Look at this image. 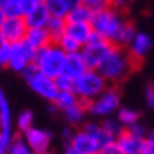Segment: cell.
Segmentation results:
<instances>
[{"mask_svg":"<svg viewBox=\"0 0 154 154\" xmlns=\"http://www.w3.org/2000/svg\"><path fill=\"white\" fill-rule=\"evenodd\" d=\"M74 80L72 77H69L68 74H60L58 77H55V83H57L58 91L60 90H74Z\"/></svg>","mask_w":154,"mask_h":154,"instance_id":"cell-34","label":"cell"},{"mask_svg":"<svg viewBox=\"0 0 154 154\" xmlns=\"http://www.w3.org/2000/svg\"><path fill=\"white\" fill-rule=\"evenodd\" d=\"M96 154H104V152H102V151H97V152H96Z\"/></svg>","mask_w":154,"mask_h":154,"instance_id":"cell-49","label":"cell"},{"mask_svg":"<svg viewBox=\"0 0 154 154\" xmlns=\"http://www.w3.org/2000/svg\"><path fill=\"white\" fill-rule=\"evenodd\" d=\"M132 66H134V58L131 57V54L120 46H113L106 60L97 68V71L107 82H120L132 71Z\"/></svg>","mask_w":154,"mask_h":154,"instance_id":"cell-1","label":"cell"},{"mask_svg":"<svg viewBox=\"0 0 154 154\" xmlns=\"http://www.w3.org/2000/svg\"><path fill=\"white\" fill-rule=\"evenodd\" d=\"M124 22L126 20L120 14V11L112 8V6L104 8L101 11H96L93 14V19H91L93 30L96 33H99L102 38L110 41L112 44H113L116 35H118V32H120V29L123 27Z\"/></svg>","mask_w":154,"mask_h":154,"instance_id":"cell-5","label":"cell"},{"mask_svg":"<svg viewBox=\"0 0 154 154\" xmlns=\"http://www.w3.org/2000/svg\"><path fill=\"white\" fill-rule=\"evenodd\" d=\"M83 129H85L88 134H91V135L94 137V140L97 142V145H99L101 149L104 148V146H107L109 143H112V142L115 140L106 129L102 128L101 123H94V121L85 123V124H83Z\"/></svg>","mask_w":154,"mask_h":154,"instance_id":"cell-18","label":"cell"},{"mask_svg":"<svg viewBox=\"0 0 154 154\" xmlns=\"http://www.w3.org/2000/svg\"><path fill=\"white\" fill-rule=\"evenodd\" d=\"M22 75L33 93H36L39 97H43V99H46L49 102H54V99L58 94V88H57V83H55V79L46 75L43 71H39L35 63L27 66V69L22 72Z\"/></svg>","mask_w":154,"mask_h":154,"instance_id":"cell-4","label":"cell"},{"mask_svg":"<svg viewBox=\"0 0 154 154\" xmlns=\"http://www.w3.org/2000/svg\"><path fill=\"white\" fill-rule=\"evenodd\" d=\"M16 126H17V129L22 132V134L25 131H29L33 126V113L30 110H22L17 115V118H16Z\"/></svg>","mask_w":154,"mask_h":154,"instance_id":"cell-31","label":"cell"},{"mask_svg":"<svg viewBox=\"0 0 154 154\" xmlns=\"http://www.w3.org/2000/svg\"><path fill=\"white\" fill-rule=\"evenodd\" d=\"M82 3L88 6L91 11H101L104 8H109L110 6V0H82Z\"/></svg>","mask_w":154,"mask_h":154,"instance_id":"cell-35","label":"cell"},{"mask_svg":"<svg viewBox=\"0 0 154 154\" xmlns=\"http://www.w3.org/2000/svg\"><path fill=\"white\" fill-rule=\"evenodd\" d=\"M101 124H102V128L106 129V131H107L109 134H110L112 137H113L115 140H116V137L120 135L121 132L126 129L124 126L121 124V121L118 120V118H109V116H107V118H106V120H104Z\"/></svg>","mask_w":154,"mask_h":154,"instance_id":"cell-29","label":"cell"},{"mask_svg":"<svg viewBox=\"0 0 154 154\" xmlns=\"http://www.w3.org/2000/svg\"><path fill=\"white\" fill-rule=\"evenodd\" d=\"M128 5H129V0H110V6L118 11L128 8Z\"/></svg>","mask_w":154,"mask_h":154,"instance_id":"cell-40","label":"cell"},{"mask_svg":"<svg viewBox=\"0 0 154 154\" xmlns=\"http://www.w3.org/2000/svg\"><path fill=\"white\" fill-rule=\"evenodd\" d=\"M74 135V131L71 128H65L61 132V137H63V142H66V145H69V142H71V138Z\"/></svg>","mask_w":154,"mask_h":154,"instance_id":"cell-41","label":"cell"},{"mask_svg":"<svg viewBox=\"0 0 154 154\" xmlns=\"http://www.w3.org/2000/svg\"><path fill=\"white\" fill-rule=\"evenodd\" d=\"M3 41H5V39H3V36H2V33H0V43H3Z\"/></svg>","mask_w":154,"mask_h":154,"instance_id":"cell-48","label":"cell"},{"mask_svg":"<svg viewBox=\"0 0 154 154\" xmlns=\"http://www.w3.org/2000/svg\"><path fill=\"white\" fill-rule=\"evenodd\" d=\"M140 154H154V142H152V140H148V138L143 140Z\"/></svg>","mask_w":154,"mask_h":154,"instance_id":"cell-39","label":"cell"},{"mask_svg":"<svg viewBox=\"0 0 154 154\" xmlns=\"http://www.w3.org/2000/svg\"><path fill=\"white\" fill-rule=\"evenodd\" d=\"M16 135H13V131L0 129V154H8V149Z\"/></svg>","mask_w":154,"mask_h":154,"instance_id":"cell-33","label":"cell"},{"mask_svg":"<svg viewBox=\"0 0 154 154\" xmlns=\"http://www.w3.org/2000/svg\"><path fill=\"white\" fill-rule=\"evenodd\" d=\"M131 134H134L135 137H138V138H146V135H148V131H146V128L143 124H140L138 121L137 123H134V124H131L129 128H126Z\"/></svg>","mask_w":154,"mask_h":154,"instance_id":"cell-36","label":"cell"},{"mask_svg":"<svg viewBox=\"0 0 154 154\" xmlns=\"http://www.w3.org/2000/svg\"><path fill=\"white\" fill-rule=\"evenodd\" d=\"M68 146H71V148L74 151H77L79 154H96L97 151H101L94 137L91 134H88L83 128L80 131L74 132V135H72Z\"/></svg>","mask_w":154,"mask_h":154,"instance_id":"cell-11","label":"cell"},{"mask_svg":"<svg viewBox=\"0 0 154 154\" xmlns=\"http://www.w3.org/2000/svg\"><path fill=\"white\" fill-rule=\"evenodd\" d=\"M66 57H68V54L58 46V43L54 41L49 46H46L43 49H38L35 52L33 63L38 66L39 71H43L46 75L55 79V77H58L65 71Z\"/></svg>","mask_w":154,"mask_h":154,"instance_id":"cell-2","label":"cell"},{"mask_svg":"<svg viewBox=\"0 0 154 154\" xmlns=\"http://www.w3.org/2000/svg\"><path fill=\"white\" fill-rule=\"evenodd\" d=\"M120 104H121L120 91H118L116 88L109 87L97 97H94L93 101H90L87 104V109H88V113H91L93 116L107 118L112 113H116L118 109L121 107Z\"/></svg>","mask_w":154,"mask_h":154,"instance_id":"cell-7","label":"cell"},{"mask_svg":"<svg viewBox=\"0 0 154 154\" xmlns=\"http://www.w3.org/2000/svg\"><path fill=\"white\" fill-rule=\"evenodd\" d=\"M93 14H94V11H91L88 6H85L82 3L79 6H75V8H72V10H69L66 20L68 22H91Z\"/></svg>","mask_w":154,"mask_h":154,"instance_id":"cell-24","label":"cell"},{"mask_svg":"<svg viewBox=\"0 0 154 154\" xmlns=\"http://www.w3.org/2000/svg\"><path fill=\"white\" fill-rule=\"evenodd\" d=\"M87 113H88V109H87V104H83V102L75 104V106L69 107L68 110L63 112L65 120L68 121L69 126H79V124H82L83 118H85Z\"/></svg>","mask_w":154,"mask_h":154,"instance_id":"cell-22","label":"cell"},{"mask_svg":"<svg viewBox=\"0 0 154 154\" xmlns=\"http://www.w3.org/2000/svg\"><path fill=\"white\" fill-rule=\"evenodd\" d=\"M27 30H29V25H27L24 16H6L0 27V33H2L3 39L11 44L25 39Z\"/></svg>","mask_w":154,"mask_h":154,"instance_id":"cell-9","label":"cell"},{"mask_svg":"<svg viewBox=\"0 0 154 154\" xmlns=\"http://www.w3.org/2000/svg\"><path fill=\"white\" fill-rule=\"evenodd\" d=\"M55 43H58V46L65 51L66 54H74V52H80L82 51V44L77 43V41L74 38H71L69 35H63V36H60Z\"/></svg>","mask_w":154,"mask_h":154,"instance_id":"cell-28","label":"cell"},{"mask_svg":"<svg viewBox=\"0 0 154 154\" xmlns=\"http://www.w3.org/2000/svg\"><path fill=\"white\" fill-rule=\"evenodd\" d=\"M88 69L85 58H83L82 52H74V54H68L66 57V65H65V74H68L72 79H77L79 75H82Z\"/></svg>","mask_w":154,"mask_h":154,"instance_id":"cell-17","label":"cell"},{"mask_svg":"<svg viewBox=\"0 0 154 154\" xmlns=\"http://www.w3.org/2000/svg\"><path fill=\"white\" fill-rule=\"evenodd\" d=\"M145 138H138L134 134H131L128 129H124L120 135L116 137V143L120 145L124 154H140Z\"/></svg>","mask_w":154,"mask_h":154,"instance_id":"cell-16","label":"cell"},{"mask_svg":"<svg viewBox=\"0 0 154 154\" xmlns=\"http://www.w3.org/2000/svg\"><path fill=\"white\" fill-rule=\"evenodd\" d=\"M35 3H44V0H33Z\"/></svg>","mask_w":154,"mask_h":154,"instance_id":"cell-47","label":"cell"},{"mask_svg":"<svg viewBox=\"0 0 154 154\" xmlns=\"http://www.w3.org/2000/svg\"><path fill=\"white\" fill-rule=\"evenodd\" d=\"M46 154H49V152H46Z\"/></svg>","mask_w":154,"mask_h":154,"instance_id":"cell-50","label":"cell"},{"mask_svg":"<svg viewBox=\"0 0 154 154\" xmlns=\"http://www.w3.org/2000/svg\"><path fill=\"white\" fill-rule=\"evenodd\" d=\"M25 41L35 49V51H38V49H43V47L49 46L51 43H54V38L46 27H35V29L27 30Z\"/></svg>","mask_w":154,"mask_h":154,"instance_id":"cell-14","label":"cell"},{"mask_svg":"<svg viewBox=\"0 0 154 154\" xmlns=\"http://www.w3.org/2000/svg\"><path fill=\"white\" fill-rule=\"evenodd\" d=\"M35 52L36 51H35L25 39L17 41V43H13V54H11V60H10L8 68L13 69L14 72L22 74L27 69V66L33 63Z\"/></svg>","mask_w":154,"mask_h":154,"instance_id":"cell-8","label":"cell"},{"mask_svg":"<svg viewBox=\"0 0 154 154\" xmlns=\"http://www.w3.org/2000/svg\"><path fill=\"white\" fill-rule=\"evenodd\" d=\"M104 154H124L123 149L120 148V145L116 143V140H113L112 143H109L107 146H104V148L101 149Z\"/></svg>","mask_w":154,"mask_h":154,"instance_id":"cell-37","label":"cell"},{"mask_svg":"<svg viewBox=\"0 0 154 154\" xmlns=\"http://www.w3.org/2000/svg\"><path fill=\"white\" fill-rule=\"evenodd\" d=\"M113 44L107 41L106 38H102L99 33L93 32V35L90 36L88 43L85 46H82V55L85 58V63L88 69H97L101 66V63L106 60L109 52L112 51Z\"/></svg>","mask_w":154,"mask_h":154,"instance_id":"cell-6","label":"cell"},{"mask_svg":"<svg viewBox=\"0 0 154 154\" xmlns=\"http://www.w3.org/2000/svg\"><path fill=\"white\" fill-rule=\"evenodd\" d=\"M51 13H49L47 6L44 3H36L33 8L24 16L29 29H35V27H46L49 19H51Z\"/></svg>","mask_w":154,"mask_h":154,"instance_id":"cell-13","label":"cell"},{"mask_svg":"<svg viewBox=\"0 0 154 154\" xmlns=\"http://www.w3.org/2000/svg\"><path fill=\"white\" fill-rule=\"evenodd\" d=\"M8 154H35V151L29 146V143L25 142L24 137H14L13 143L8 149Z\"/></svg>","mask_w":154,"mask_h":154,"instance_id":"cell-30","label":"cell"},{"mask_svg":"<svg viewBox=\"0 0 154 154\" xmlns=\"http://www.w3.org/2000/svg\"><path fill=\"white\" fill-rule=\"evenodd\" d=\"M63 154H79V152H77V151H74V149L71 148V146H68V148L65 149V152H63Z\"/></svg>","mask_w":154,"mask_h":154,"instance_id":"cell-44","label":"cell"},{"mask_svg":"<svg viewBox=\"0 0 154 154\" xmlns=\"http://www.w3.org/2000/svg\"><path fill=\"white\" fill-rule=\"evenodd\" d=\"M116 118L121 121V124L124 126V128H129L131 124H134L138 121L140 118V113L137 110L131 109V107H120L116 112Z\"/></svg>","mask_w":154,"mask_h":154,"instance_id":"cell-26","label":"cell"},{"mask_svg":"<svg viewBox=\"0 0 154 154\" xmlns=\"http://www.w3.org/2000/svg\"><path fill=\"white\" fill-rule=\"evenodd\" d=\"M79 102H80V99H79V96L75 94L74 90H60L57 97L54 99L55 107H57L60 112H65L69 107H72Z\"/></svg>","mask_w":154,"mask_h":154,"instance_id":"cell-20","label":"cell"},{"mask_svg":"<svg viewBox=\"0 0 154 154\" xmlns=\"http://www.w3.org/2000/svg\"><path fill=\"white\" fill-rule=\"evenodd\" d=\"M107 88L109 82L104 79V75L97 69H87L82 75H79L74 80V91L83 104L93 101Z\"/></svg>","mask_w":154,"mask_h":154,"instance_id":"cell-3","label":"cell"},{"mask_svg":"<svg viewBox=\"0 0 154 154\" xmlns=\"http://www.w3.org/2000/svg\"><path fill=\"white\" fill-rule=\"evenodd\" d=\"M35 5L33 0H8L3 10L6 16H25Z\"/></svg>","mask_w":154,"mask_h":154,"instance_id":"cell-19","label":"cell"},{"mask_svg":"<svg viewBox=\"0 0 154 154\" xmlns=\"http://www.w3.org/2000/svg\"><path fill=\"white\" fill-rule=\"evenodd\" d=\"M145 101H146V106L149 109H154V85L152 83L148 85L145 90Z\"/></svg>","mask_w":154,"mask_h":154,"instance_id":"cell-38","label":"cell"},{"mask_svg":"<svg viewBox=\"0 0 154 154\" xmlns=\"http://www.w3.org/2000/svg\"><path fill=\"white\" fill-rule=\"evenodd\" d=\"M65 3L68 5L69 10H72V8H75V6L82 5V0H65Z\"/></svg>","mask_w":154,"mask_h":154,"instance_id":"cell-42","label":"cell"},{"mask_svg":"<svg viewBox=\"0 0 154 154\" xmlns=\"http://www.w3.org/2000/svg\"><path fill=\"white\" fill-rule=\"evenodd\" d=\"M6 3H8V0H0V8H5Z\"/></svg>","mask_w":154,"mask_h":154,"instance_id":"cell-46","label":"cell"},{"mask_svg":"<svg viewBox=\"0 0 154 154\" xmlns=\"http://www.w3.org/2000/svg\"><path fill=\"white\" fill-rule=\"evenodd\" d=\"M24 138L30 148L35 151V154H46L49 152V148H51L52 132L32 126L29 131L24 132Z\"/></svg>","mask_w":154,"mask_h":154,"instance_id":"cell-10","label":"cell"},{"mask_svg":"<svg viewBox=\"0 0 154 154\" xmlns=\"http://www.w3.org/2000/svg\"><path fill=\"white\" fill-rule=\"evenodd\" d=\"M44 5L47 6L49 13H51L52 16L66 17L68 13H69V8L65 3V0H44Z\"/></svg>","mask_w":154,"mask_h":154,"instance_id":"cell-27","label":"cell"},{"mask_svg":"<svg viewBox=\"0 0 154 154\" xmlns=\"http://www.w3.org/2000/svg\"><path fill=\"white\" fill-rule=\"evenodd\" d=\"M93 32L94 30H93L91 22H68L65 33L69 35L71 38H74L82 46H85L88 43L90 36L93 35Z\"/></svg>","mask_w":154,"mask_h":154,"instance_id":"cell-15","label":"cell"},{"mask_svg":"<svg viewBox=\"0 0 154 154\" xmlns=\"http://www.w3.org/2000/svg\"><path fill=\"white\" fill-rule=\"evenodd\" d=\"M146 138L152 140V142H154V131H148V135H146Z\"/></svg>","mask_w":154,"mask_h":154,"instance_id":"cell-45","label":"cell"},{"mask_svg":"<svg viewBox=\"0 0 154 154\" xmlns=\"http://www.w3.org/2000/svg\"><path fill=\"white\" fill-rule=\"evenodd\" d=\"M5 19H6V13H5L3 8H0V27H2V24H3Z\"/></svg>","mask_w":154,"mask_h":154,"instance_id":"cell-43","label":"cell"},{"mask_svg":"<svg viewBox=\"0 0 154 154\" xmlns=\"http://www.w3.org/2000/svg\"><path fill=\"white\" fill-rule=\"evenodd\" d=\"M0 129L13 131V116H11V107L8 102L5 91L0 88Z\"/></svg>","mask_w":154,"mask_h":154,"instance_id":"cell-21","label":"cell"},{"mask_svg":"<svg viewBox=\"0 0 154 154\" xmlns=\"http://www.w3.org/2000/svg\"><path fill=\"white\" fill-rule=\"evenodd\" d=\"M135 35H137V30H135V27L132 25L131 22H126L123 24V27L120 29V32H118L116 35V38L113 41V46H120V47H128L131 43H132V39L135 38Z\"/></svg>","mask_w":154,"mask_h":154,"instance_id":"cell-23","label":"cell"},{"mask_svg":"<svg viewBox=\"0 0 154 154\" xmlns=\"http://www.w3.org/2000/svg\"><path fill=\"white\" fill-rule=\"evenodd\" d=\"M66 25H68V20L66 17H61V16H51L49 22L46 25V29L49 30V33L52 35L54 41H57L60 36H63L66 32Z\"/></svg>","mask_w":154,"mask_h":154,"instance_id":"cell-25","label":"cell"},{"mask_svg":"<svg viewBox=\"0 0 154 154\" xmlns=\"http://www.w3.org/2000/svg\"><path fill=\"white\" fill-rule=\"evenodd\" d=\"M151 47H152V38L145 32H137L135 38L132 39V43L128 46L129 54H131V57L134 58V61L143 60L146 55L149 54Z\"/></svg>","mask_w":154,"mask_h":154,"instance_id":"cell-12","label":"cell"},{"mask_svg":"<svg viewBox=\"0 0 154 154\" xmlns=\"http://www.w3.org/2000/svg\"><path fill=\"white\" fill-rule=\"evenodd\" d=\"M11 54H13V44L11 43H8V41L0 43V68H5L10 65Z\"/></svg>","mask_w":154,"mask_h":154,"instance_id":"cell-32","label":"cell"}]
</instances>
